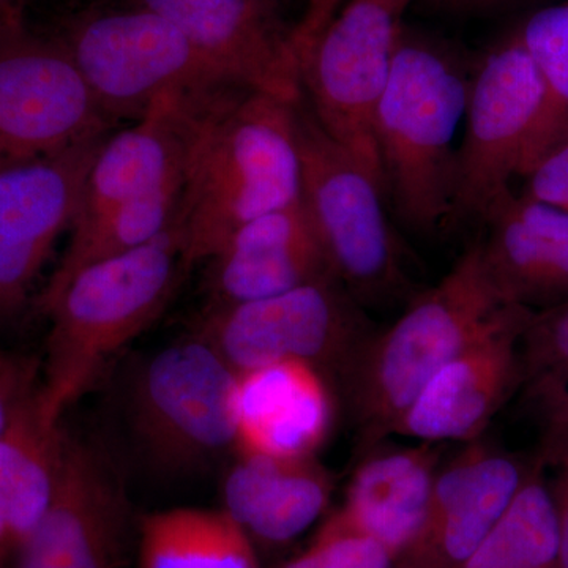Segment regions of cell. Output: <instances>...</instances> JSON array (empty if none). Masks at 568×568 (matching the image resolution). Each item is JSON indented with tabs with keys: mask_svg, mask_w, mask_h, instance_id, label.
<instances>
[{
	"mask_svg": "<svg viewBox=\"0 0 568 568\" xmlns=\"http://www.w3.org/2000/svg\"><path fill=\"white\" fill-rule=\"evenodd\" d=\"M345 2L346 0H308L304 17L294 26L291 33V43L298 61L317 33L323 31Z\"/></svg>",
	"mask_w": 568,
	"mask_h": 568,
	"instance_id": "4dcf8cb0",
	"label": "cell"
},
{
	"mask_svg": "<svg viewBox=\"0 0 568 568\" xmlns=\"http://www.w3.org/2000/svg\"><path fill=\"white\" fill-rule=\"evenodd\" d=\"M545 455L559 467L551 491L558 511L560 568H568V440L548 446Z\"/></svg>",
	"mask_w": 568,
	"mask_h": 568,
	"instance_id": "f546056e",
	"label": "cell"
},
{
	"mask_svg": "<svg viewBox=\"0 0 568 568\" xmlns=\"http://www.w3.org/2000/svg\"><path fill=\"white\" fill-rule=\"evenodd\" d=\"M126 536L129 506L111 458L65 432L50 503L13 568H122Z\"/></svg>",
	"mask_w": 568,
	"mask_h": 568,
	"instance_id": "4fadbf2b",
	"label": "cell"
},
{
	"mask_svg": "<svg viewBox=\"0 0 568 568\" xmlns=\"http://www.w3.org/2000/svg\"><path fill=\"white\" fill-rule=\"evenodd\" d=\"M272 2H275V3H276V6H280V3H282V2H283V0H272Z\"/></svg>",
	"mask_w": 568,
	"mask_h": 568,
	"instance_id": "836d02e7",
	"label": "cell"
},
{
	"mask_svg": "<svg viewBox=\"0 0 568 568\" xmlns=\"http://www.w3.org/2000/svg\"><path fill=\"white\" fill-rule=\"evenodd\" d=\"M481 222V256L510 304L540 312L567 301L568 212L508 190Z\"/></svg>",
	"mask_w": 568,
	"mask_h": 568,
	"instance_id": "d6986e66",
	"label": "cell"
},
{
	"mask_svg": "<svg viewBox=\"0 0 568 568\" xmlns=\"http://www.w3.org/2000/svg\"><path fill=\"white\" fill-rule=\"evenodd\" d=\"M523 179L525 196L568 212V140L545 153Z\"/></svg>",
	"mask_w": 568,
	"mask_h": 568,
	"instance_id": "f1b7e54d",
	"label": "cell"
},
{
	"mask_svg": "<svg viewBox=\"0 0 568 568\" xmlns=\"http://www.w3.org/2000/svg\"><path fill=\"white\" fill-rule=\"evenodd\" d=\"M334 420L327 379L315 366L276 362L237 373L235 448L242 455L312 458Z\"/></svg>",
	"mask_w": 568,
	"mask_h": 568,
	"instance_id": "ac0fdd59",
	"label": "cell"
},
{
	"mask_svg": "<svg viewBox=\"0 0 568 568\" xmlns=\"http://www.w3.org/2000/svg\"><path fill=\"white\" fill-rule=\"evenodd\" d=\"M395 558L383 544L332 515L305 551L282 568H392Z\"/></svg>",
	"mask_w": 568,
	"mask_h": 568,
	"instance_id": "4316f807",
	"label": "cell"
},
{
	"mask_svg": "<svg viewBox=\"0 0 568 568\" xmlns=\"http://www.w3.org/2000/svg\"><path fill=\"white\" fill-rule=\"evenodd\" d=\"M519 388L547 433L568 439V298L530 313L519 342Z\"/></svg>",
	"mask_w": 568,
	"mask_h": 568,
	"instance_id": "d4e9b609",
	"label": "cell"
},
{
	"mask_svg": "<svg viewBox=\"0 0 568 568\" xmlns=\"http://www.w3.org/2000/svg\"><path fill=\"white\" fill-rule=\"evenodd\" d=\"M521 308L497 290L478 242L470 245L439 283L372 336L355 362L353 402L365 443L390 436L443 366Z\"/></svg>",
	"mask_w": 568,
	"mask_h": 568,
	"instance_id": "277c9868",
	"label": "cell"
},
{
	"mask_svg": "<svg viewBox=\"0 0 568 568\" xmlns=\"http://www.w3.org/2000/svg\"><path fill=\"white\" fill-rule=\"evenodd\" d=\"M547 93L517 33L499 41L473 67L465 136L457 153L454 215L484 220L536 155Z\"/></svg>",
	"mask_w": 568,
	"mask_h": 568,
	"instance_id": "30bf717a",
	"label": "cell"
},
{
	"mask_svg": "<svg viewBox=\"0 0 568 568\" xmlns=\"http://www.w3.org/2000/svg\"><path fill=\"white\" fill-rule=\"evenodd\" d=\"M515 0H422L426 9L447 14H481L503 9Z\"/></svg>",
	"mask_w": 568,
	"mask_h": 568,
	"instance_id": "1f68e13d",
	"label": "cell"
},
{
	"mask_svg": "<svg viewBox=\"0 0 568 568\" xmlns=\"http://www.w3.org/2000/svg\"><path fill=\"white\" fill-rule=\"evenodd\" d=\"M200 335L235 372L297 361L328 372H353L372 339L362 305L336 276L286 293L209 306Z\"/></svg>",
	"mask_w": 568,
	"mask_h": 568,
	"instance_id": "9c48e42d",
	"label": "cell"
},
{
	"mask_svg": "<svg viewBox=\"0 0 568 568\" xmlns=\"http://www.w3.org/2000/svg\"><path fill=\"white\" fill-rule=\"evenodd\" d=\"M436 473L437 452L428 444L373 455L355 469L336 515L396 560L420 532Z\"/></svg>",
	"mask_w": 568,
	"mask_h": 568,
	"instance_id": "44dd1931",
	"label": "cell"
},
{
	"mask_svg": "<svg viewBox=\"0 0 568 568\" xmlns=\"http://www.w3.org/2000/svg\"><path fill=\"white\" fill-rule=\"evenodd\" d=\"M159 14L239 85L302 99L293 28L272 0H119Z\"/></svg>",
	"mask_w": 568,
	"mask_h": 568,
	"instance_id": "5bb4252c",
	"label": "cell"
},
{
	"mask_svg": "<svg viewBox=\"0 0 568 568\" xmlns=\"http://www.w3.org/2000/svg\"><path fill=\"white\" fill-rule=\"evenodd\" d=\"M235 384L237 372L201 335L153 355L130 395V425L145 462L183 476L235 448Z\"/></svg>",
	"mask_w": 568,
	"mask_h": 568,
	"instance_id": "52a82bcc",
	"label": "cell"
},
{
	"mask_svg": "<svg viewBox=\"0 0 568 568\" xmlns=\"http://www.w3.org/2000/svg\"><path fill=\"white\" fill-rule=\"evenodd\" d=\"M517 36L536 63L547 93V111L532 166L545 153L568 140V2L538 10Z\"/></svg>",
	"mask_w": 568,
	"mask_h": 568,
	"instance_id": "484cf974",
	"label": "cell"
},
{
	"mask_svg": "<svg viewBox=\"0 0 568 568\" xmlns=\"http://www.w3.org/2000/svg\"><path fill=\"white\" fill-rule=\"evenodd\" d=\"M65 429L43 405L40 388L0 436V568L40 521L50 503Z\"/></svg>",
	"mask_w": 568,
	"mask_h": 568,
	"instance_id": "7402d4cb",
	"label": "cell"
},
{
	"mask_svg": "<svg viewBox=\"0 0 568 568\" xmlns=\"http://www.w3.org/2000/svg\"><path fill=\"white\" fill-rule=\"evenodd\" d=\"M409 2H410V3H413V2H414V0H409Z\"/></svg>",
	"mask_w": 568,
	"mask_h": 568,
	"instance_id": "e575fe53",
	"label": "cell"
},
{
	"mask_svg": "<svg viewBox=\"0 0 568 568\" xmlns=\"http://www.w3.org/2000/svg\"><path fill=\"white\" fill-rule=\"evenodd\" d=\"M409 6V0H346L298 61L302 97L316 122L383 189L376 111Z\"/></svg>",
	"mask_w": 568,
	"mask_h": 568,
	"instance_id": "ba28073f",
	"label": "cell"
},
{
	"mask_svg": "<svg viewBox=\"0 0 568 568\" xmlns=\"http://www.w3.org/2000/svg\"><path fill=\"white\" fill-rule=\"evenodd\" d=\"M54 37L111 123L140 121L168 93L239 85L171 22L119 0L71 13Z\"/></svg>",
	"mask_w": 568,
	"mask_h": 568,
	"instance_id": "5b68a950",
	"label": "cell"
},
{
	"mask_svg": "<svg viewBox=\"0 0 568 568\" xmlns=\"http://www.w3.org/2000/svg\"><path fill=\"white\" fill-rule=\"evenodd\" d=\"M540 467L526 474L510 506L462 568H560L558 511Z\"/></svg>",
	"mask_w": 568,
	"mask_h": 568,
	"instance_id": "cb8c5ba5",
	"label": "cell"
},
{
	"mask_svg": "<svg viewBox=\"0 0 568 568\" xmlns=\"http://www.w3.org/2000/svg\"><path fill=\"white\" fill-rule=\"evenodd\" d=\"M189 265L174 223L151 244L81 268L40 302L51 321L40 384L50 413L62 418L112 355L160 316Z\"/></svg>",
	"mask_w": 568,
	"mask_h": 568,
	"instance_id": "3957f363",
	"label": "cell"
},
{
	"mask_svg": "<svg viewBox=\"0 0 568 568\" xmlns=\"http://www.w3.org/2000/svg\"><path fill=\"white\" fill-rule=\"evenodd\" d=\"M141 568H260L252 538L226 511L179 507L145 515Z\"/></svg>",
	"mask_w": 568,
	"mask_h": 568,
	"instance_id": "603a6c76",
	"label": "cell"
},
{
	"mask_svg": "<svg viewBox=\"0 0 568 568\" xmlns=\"http://www.w3.org/2000/svg\"><path fill=\"white\" fill-rule=\"evenodd\" d=\"M26 0H0V36L24 28Z\"/></svg>",
	"mask_w": 568,
	"mask_h": 568,
	"instance_id": "d6a6232c",
	"label": "cell"
},
{
	"mask_svg": "<svg viewBox=\"0 0 568 568\" xmlns=\"http://www.w3.org/2000/svg\"><path fill=\"white\" fill-rule=\"evenodd\" d=\"M211 264V306L244 304L334 275L304 200L234 231Z\"/></svg>",
	"mask_w": 568,
	"mask_h": 568,
	"instance_id": "e0dca14e",
	"label": "cell"
},
{
	"mask_svg": "<svg viewBox=\"0 0 568 568\" xmlns=\"http://www.w3.org/2000/svg\"><path fill=\"white\" fill-rule=\"evenodd\" d=\"M65 47L20 28L0 36V168L110 132Z\"/></svg>",
	"mask_w": 568,
	"mask_h": 568,
	"instance_id": "8fae6325",
	"label": "cell"
},
{
	"mask_svg": "<svg viewBox=\"0 0 568 568\" xmlns=\"http://www.w3.org/2000/svg\"><path fill=\"white\" fill-rule=\"evenodd\" d=\"M332 481L312 458L242 455L223 485V511L252 540L282 545L323 515Z\"/></svg>",
	"mask_w": 568,
	"mask_h": 568,
	"instance_id": "ffe728a7",
	"label": "cell"
},
{
	"mask_svg": "<svg viewBox=\"0 0 568 568\" xmlns=\"http://www.w3.org/2000/svg\"><path fill=\"white\" fill-rule=\"evenodd\" d=\"M530 310L521 308L439 369L392 435L429 443H474L508 396L518 392L519 342Z\"/></svg>",
	"mask_w": 568,
	"mask_h": 568,
	"instance_id": "9a60e30c",
	"label": "cell"
},
{
	"mask_svg": "<svg viewBox=\"0 0 568 568\" xmlns=\"http://www.w3.org/2000/svg\"><path fill=\"white\" fill-rule=\"evenodd\" d=\"M526 474L517 459L469 443L437 469L424 525L396 566L462 568L510 506Z\"/></svg>",
	"mask_w": 568,
	"mask_h": 568,
	"instance_id": "2e32d148",
	"label": "cell"
},
{
	"mask_svg": "<svg viewBox=\"0 0 568 568\" xmlns=\"http://www.w3.org/2000/svg\"><path fill=\"white\" fill-rule=\"evenodd\" d=\"M108 134L0 168V324L21 312L59 235L73 226Z\"/></svg>",
	"mask_w": 568,
	"mask_h": 568,
	"instance_id": "7c38bea8",
	"label": "cell"
},
{
	"mask_svg": "<svg viewBox=\"0 0 568 568\" xmlns=\"http://www.w3.org/2000/svg\"><path fill=\"white\" fill-rule=\"evenodd\" d=\"M40 384V358L0 349V436L31 402Z\"/></svg>",
	"mask_w": 568,
	"mask_h": 568,
	"instance_id": "83f0119b",
	"label": "cell"
},
{
	"mask_svg": "<svg viewBox=\"0 0 568 568\" xmlns=\"http://www.w3.org/2000/svg\"><path fill=\"white\" fill-rule=\"evenodd\" d=\"M395 568H402V567L396 566Z\"/></svg>",
	"mask_w": 568,
	"mask_h": 568,
	"instance_id": "d590c367",
	"label": "cell"
},
{
	"mask_svg": "<svg viewBox=\"0 0 568 568\" xmlns=\"http://www.w3.org/2000/svg\"><path fill=\"white\" fill-rule=\"evenodd\" d=\"M302 200L336 278L362 306L394 301L409 286L405 254L375 175L321 129L304 97L295 106Z\"/></svg>",
	"mask_w": 568,
	"mask_h": 568,
	"instance_id": "8992f818",
	"label": "cell"
},
{
	"mask_svg": "<svg viewBox=\"0 0 568 568\" xmlns=\"http://www.w3.org/2000/svg\"><path fill=\"white\" fill-rule=\"evenodd\" d=\"M183 250L192 265L211 260L234 231L302 200L297 102L230 85L189 100Z\"/></svg>",
	"mask_w": 568,
	"mask_h": 568,
	"instance_id": "6da1fadb",
	"label": "cell"
},
{
	"mask_svg": "<svg viewBox=\"0 0 568 568\" xmlns=\"http://www.w3.org/2000/svg\"><path fill=\"white\" fill-rule=\"evenodd\" d=\"M470 74L473 67L457 52L403 28L376 111L375 141L386 196L418 233H432L454 215V142Z\"/></svg>",
	"mask_w": 568,
	"mask_h": 568,
	"instance_id": "7a4b0ae2",
	"label": "cell"
}]
</instances>
